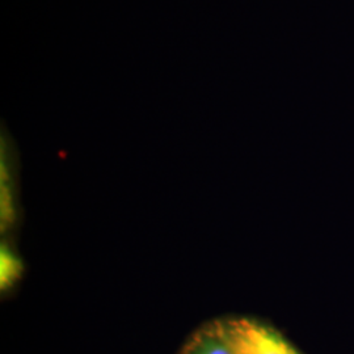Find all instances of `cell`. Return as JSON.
Masks as SVG:
<instances>
[{
	"label": "cell",
	"instance_id": "1",
	"mask_svg": "<svg viewBox=\"0 0 354 354\" xmlns=\"http://www.w3.org/2000/svg\"><path fill=\"white\" fill-rule=\"evenodd\" d=\"M235 354H301L279 330L248 317L218 320Z\"/></svg>",
	"mask_w": 354,
	"mask_h": 354
},
{
	"label": "cell",
	"instance_id": "2",
	"mask_svg": "<svg viewBox=\"0 0 354 354\" xmlns=\"http://www.w3.org/2000/svg\"><path fill=\"white\" fill-rule=\"evenodd\" d=\"M178 354H235L226 342L218 320L196 330Z\"/></svg>",
	"mask_w": 354,
	"mask_h": 354
},
{
	"label": "cell",
	"instance_id": "3",
	"mask_svg": "<svg viewBox=\"0 0 354 354\" xmlns=\"http://www.w3.org/2000/svg\"><path fill=\"white\" fill-rule=\"evenodd\" d=\"M1 288L12 283L20 273V263L8 248H1Z\"/></svg>",
	"mask_w": 354,
	"mask_h": 354
}]
</instances>
